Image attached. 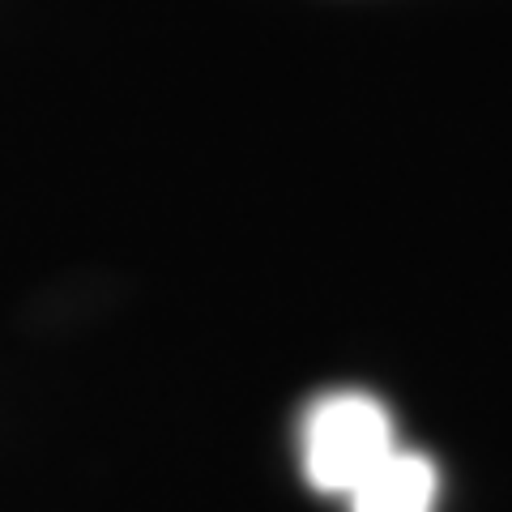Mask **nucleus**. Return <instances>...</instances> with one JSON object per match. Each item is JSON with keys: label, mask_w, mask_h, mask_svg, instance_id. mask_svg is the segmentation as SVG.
I'll return each instance as SVG.
<instances>
[{"label": "nucleus", "mask_w": 512, "mask_h": 512, "mask_svg": "<svg viewBox=\"0 0 512 512\" xmlns=\"http://www.w3.org/2000/svg\"><path fill=\"white\" fill-rule=\"evenodd\" d=\"M393 448L389 410L367 393H329L303 419V474L325 495H350Z\"/></svg>", "instance_id": "f257e3e1"}, {"label": "nucleus", "mask_w": 512, "mask_h": 512, "mask_svg": "<svg viewBox=\"0 0 512 512\" xmlns=\"http://www.w3.org/2000/svg\"><path fill=\"white\" fill-rule=\"evenodd\" d=\"M346 500L350 512H431L436 508V466L423 453L393 448Z\"/></svg>", "instance_id": "f03ea898"}]
</instances>
